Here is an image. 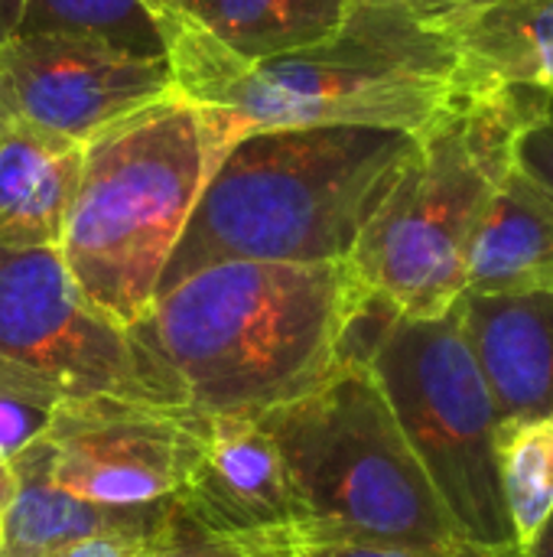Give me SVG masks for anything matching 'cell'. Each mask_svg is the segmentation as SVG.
<instances>
[{
	"instance_id": "cell-1",
	"label": "cell",
	"mask_w": 553,
	"mask_h": 557,
	"mask_svg": "<svg viewBox=\"0 0 553 557\" xmlns=\"http://www.w3.org/2000/svg\"><path fill=\"white\" fill-rule=\"evenodd\" d=\"M176 91L196 104L212 160L274 127H391L420 134L456 95V62L417 7L352 0L339 33L244 62L166 3H150ZM215 166V163H212Z\"/></svg>"
},
{
	"instance_id": "cell-2",
	"label": "cell",
	"mask_w": 553,
	"mask_h": 557,
	"mask_svg": "<svg viewBox=\"0 0 553 557\" xmlns=\"http://www.w3.org/2000/svg\"><path fill=\"white\" fill-rule=\"evenodd\" d=\"M365 297L349 261H225L153 297L130 330L196 411L257 418L349 362V326Z\"/></svg>"
},
{
	"instance_id": "cell-3",
	"label": "cell",
	"mask_w": 553,
	"mask_h": 557,
	"mask_svg": "<svg viewBox=\"0 0 553 557\" xmlns=\"http://www.w3.org/2000/svg\"><path fill=\"white\" fill-rule=\"evenodd\" d=\"M417 147L391 127H274L215 160L160 274L156 297L225 261H349Z\"/></svg>"
},
{
	"instance_id": "cell-4",
	"label": "cell",
	"mask_w": 553,
	"mask_h": 557,
	"mask_svg": "<svg viewBox=\"0 0 553 557\" xmlns=\"http://www.w3.org/2000/svg\"><path fill=\"white\" fill-rule=\"evenodd\" d=\"M548 108L528 91L456 88L349 255L362 287L401 317H447L463 300L482 209L515 166L521 131Z\"/></svg>"
},
{
	"instance_id": "cell-5",
	"label": "cell",
	"mask_w": 553,
	"mask_h": 557,
	"mask_svg": "<svg viewBox=\"0 0 553 557\" xmlns=\"http://www.w3.org/2000/svg\"><path fill=\"white\" fill-rule=\"evenodd\" d=\"M257 424L277 447L300 516V532L284 542L424 552L466 542L368 366L345 362L303 398L257 414Z\"/></svg>"
},
{
	"instance_id": "cell-6",
	"label": "cell",
	"mask_w": 553,
	"mask_h": 557,
	"mask_svg": "<svg viewBox=\"0 0 553 557\" xmlns=\"http://www.w3.org/2000/svg\"><path fill=\"white\" fill-rule=\"evenodd\" d=\"M202 117L179 91L85 144L59 255L81 294L134 326L212 173Z\"/></svg>"
},
{
	"instance_id": "cell-7",
	"label": "cell",
	"mask_w": 553,
	"mask_h": 557,
	"mask_svg": "<svg viewBox=\"0 0 553 557\" xmlns=\"http://www.w3.org/2000/svg\"><path fill=\"white\" fill-rule=\"evenodd\" d=\"M365 366L463 539L499 557H521L499 486L502 421L463 330L460 304L437 320L398 313Z\"/></svg>"
},
{
	"instance_id": "cell-8",
	"label": "cell",
	"mask_w": 553,
	"mask_h": 557,
	"mask_svg": "<svg viewBox=\"0 0 553 557\" xmlns=\"http://www.w3.org/2000/svg\"><path fill=\"white\" fill-rule=\"evenodd\" d=\"M0 362L62 401L189 405L147 343L81 294L59 248L0 245Z\"/></svg>"
},
{
	"instance_id": "cell-9",
	"label": "cell",
	"mask_w": 553,
	"mask_h": 557,
	"mask_svg": "<svg viewBox=\"0 0 553 557\" xmlns=\"http://www.w3.org/2000/svg\"><path fill=\"white\" fill-rule=\"evenodd\" d=\"M209 414L192 405L117 398L62 401L46 428L49 476L59 490L98 506H156L176 499Z\"/></svg>"
},
{
	"instance_id": "cell-10",
	"label": "cell",
	"mask_w": 553,
	"mask_h": 557,
	"mask_svg": "<svg viewBox=\"0 0 553 557\" xmlns=\"http://www.w3.org/2000/svg\"><path fill=\"white\" fill-rule=\"evenodd\" d=\"M176 95L169 59L26 33L0 42V108L10 124L88 144L111 124Z\"/></svg>"
},
{
	"instance_id": "cell-11",
	"label": "cell",
	"mask_w": 553,
	"mask_h": 557,
	"mask_svg": "<svg viewBox=\"0 0 553 557\" xmlns=\"http://www.w3.org/2000/svg\"><path fill=\"white\" fill-rule=\"evenodd\" d=\"M173 509L192 539L235 557H264L300 532L277 447L257 418L244 414H209Z\"/></svg>"
},
{
	"instance_id": "cell-12",
	"label": "cell",
	"mask_w": 553,
	"mask_h": 557,
	"mask_svg": "<svg viewBox=\"0 0 553 557\" xmlns=\"http://www.w3.org/2000/svg\"><path fill=\"white\" fill-rule=\"evenodd\" d=\"M460 88H512L553 101V0H473L427 13Z\"/></svg>"
},
{
	"instance_id": "cell-13",
	"label": "cell",
	"mask_w": 553,
	"mask_h": 557,
	"mask_svg": "<svg viewBox=\"0 0 553 557\" xmlns=\"http://www.w3.org/2000/svg\"><path fill=\"white\" fill-rule=\"evenodd\" d=\"M460 317L499 421L553 414V294L463 297Z\"/></svg>"
},
{
	"instance_id": "cell-14",
	"label": "cell",
	"mask_w": 553,
	"mask_h": 557,
	"mask_svg": "<svg viewBox=\"0 0 553 557\" xmlns=\"http://www.w3.org/2000/svg\"><path fill=\"white\" fill-rule=\"evenodd\" d=\"M173 525V499L156 506H98L59 490L49 476V444L33 441L10 460L0 557H46L95 535H153Z\"/></svg>"
},
{
	"instance_id": "cell-15",
	"label": "cell",
	"mask_w": 553,
	"mask_h": 557,
	"mask_svg": "<svg viewBox=\"0 0 553 557\" xmlns=\"http://www.w3.org/2000/svg\"><path fill=\"white\" fill-rule=\"evenodd\" d=\"M531 294H553V196L515 163L473 232L463 297Z\"/></svg>"
},
{
	"instance_id": "cell-16",
	"label": "cell",
	"mask_w": 553,
	"mask_h": 557,
	"mask_svg": "<svg viewBox=\"0 0 553 557\" xmlns=\"http://www.w3.org/2000/svg\"><path fill=\"white\" fill-rule=\"evenodd\" d=\"M85 144L7 124L0 137V245L59 248Z\"/></svg>"
},
{
	"instance_id": "cell-17",
	"label": "cell",
	"mask_w": 553,
	"mask_h": 557,
	"mask_svg": "<svg viewBox=\"0 0 553 557\" xmlns=\"http://www.w3.org/2000/svg\"><path fill=\"white\" fill-rule=\"evenodd\" d=\"M205 36L244 62L323 42L342 29L352 0H169Z\"/></svg>"
},
{
	"instance_id": "cell-18",
	"label": "cell",
	"mask_w": 553,
	"mask_h": 557,
	"mask_svg": "<svg viewBox=\"0 0 553 557\" xmlns=\"http://www.w3.org/2000/svg\"><path fill=\"white\" fill-rule=\"evenodd\" d=\"M26 33L88 39L137 59H166V36L147 0H23L13 36Z\"/></svg>"
},
{
	"instance_id": "cell-19",
	"label": "cell",
	"mask_w": 553,
	"mask_h": 557,
	"mask_svg": "<svg viewBox=\"0 0 553 557\" xmlns=\"http://www.w3.org/2000/svg\"><path fill=\"white\" fill-rule=\"evenodd\" d=\"M495 460L515 552L525 557L553 512V414L502 421Z\"/></svg>"
},
{
	"instance_id": "cell-20",
	"label": "cell",
	"mask_w": 553,
	"mask_h": 557,
	"mask_svg": "<svg viewBox=\"0 0 553 557\" xmlns=\"http://www.w3.org/2000/svg\"><path fill=\"white\" fill-rule=\"evenodd\" d=\"M62 398L33 375L0 362V460H13L39 441Z\"/></svg>"
},
{
	"instance_id": "cell-21",
	"label": "cell",
	"mask_w": 553,
	"mask_h": 557,
	"mask_svg": "<svg viewBox=\"0 0 553 557\" xmlns=\"http://www.w3.org/2000/svg\"><path fill=\"white\" fill-rule=\"evenodd\" d=\"M267 557H499L473 542H460L450 548H385V545H355V542H284Z\"/></svg>"
},
{
	"instance_id": "cell-22",
	"label": "cell",
	"mask_w": 553,
	"mask_h": 557,
	"mask_svg": "<svg viewBox=\"0 0 553 557\" xmlns=\"http://www.w3.org/2000/svg\"><path fill=\"white\" fill-rule=\"evenodd\" d=\"M179 542V519L173 509V525L153 535H95L85 542H72L46 557H160Z\"/></svg>"
},
{
	"instance_id": "cell-23",
	"label": "cell",
	"mask_w": 553,
	"mask_h": 557,
	"mask_svg": "<svg viewBox=\"0 0 553 557\" xmlns=\"http://www.w3.org/2000/svg\"><path fill=\"white\" fill-rule=\"evenodd\" d=\"M515 163L553 196V111H541L518 137Z\"/></svg>"
},
{
	"instance_id": "cell-24",
	"label": "cell",
	"mask_w": 553,
	"mask_h": 557,
	"mask_svg": "<svg viewBox=\"0 0 553 557\" xmlns=\"http://www.w3.org/2000/svg\"><path fill=\"white\" fill-rule=\"evenodd\" d=\"M176 519H179V516H176ZM160 557H235V555H228V552H222V548H212V545H205V542L192 539V535L183 529V522H179V542H176L173 548H166Z\"/></svg>"
},
{
	"instance_id": "cell-25",
	"label": "cell",
	"mask_w": 553,
	"mask_h": 557,
	"mask_svg": "<svg viewBox=\"0 0 553 557\" xmlns=\"http://www.w3.org/2000/svg\"><path fill=\"white\" fill-rule=\"evenodd\" d=\"M20 3H23V0H0V42H3V39H10V36L16 33Z\"/></svg>"
},
{
	"instance_id": "cell-26",
	"label": "cell",
	"mask_w": 553,
	"mask_h": 557,
	"mask_svg": "<svg viewBox=\"0 0 553 557\" xmlns=\"http://www.w3.org/2000/svg\"><path fill=\"white\" fill-rule=\"evenodd\" d=\"M525 557H553V512L548 516V522L541 525V532H538L535 545L528 548V555Z\"/></svg>"
},
{
	"instance_id": "cell-27",
	"label": "cell",
	"mask_w": 553,
	"mask_h": 557,
	"mask_svg": "<svg viewBox=\"0 0 553 557\" xmlns=\"http://www.w3.org/2000/svg\"><path fill=\"white\" fill-rule=\"evenodd\" d=\"M414 3L424 13H440V10H453V7H463V3H473V0H414Z\"/></svg>"
},
{
	"instance_id": "cell-28",
	"label": "cell",
	"mask_w": 553,
	"mask_h": 557,
	"mask_svg": "<svg viewBox=\"0 0 553 557\" xmlns=\"http://www.w3.org/2000/svg\"><path fill=\"white\" fill-rule=\"evenodd\" d=\"M362 3H385V7H417L414 0H362Z\"/></svg>"
},
{
	"instance_id": "cell-29",
	"label": "cell",
	"mask_w": 553,
	"mask_h": 557,
	"mask_svg": "<svg viewBox=\"0 0 553 557\" xmlns=\"http://www.w3.org/2000/svg\"><path fill=\"white\" fill-rule=\"evenodd\" d=\"M7 124H10V121H7V114H3V108H0V137H3V131H7Z\"/></svg>"
},
{
	"instance_id": "cell-30",
	"label": "cell",
	"mask_w": 553,
	"mask_h": 557,
	"mask_svg": "<svg viewBox=\"0 0 553 557\" xmlns=\"http://www.w3.org/2000/svg\"><path fill=\"white\" fill-rule=\"evenodd\" d=\"M0 545H3V503H0Z\"/></svg>"
},
{
	"instance_id": "cell-31",
	"label": "cell",
	"mask_w": 553,
	"mask_h": 557,
	"mask_svg": "<svg viewBox=\"0 0 553 557\" xmlns=\"http://www.w3.org/2000/svg\"><path fill=\"white\" fill-rule=\"evenodd\" d=\"M147 3H169V0H147Z\"/></svg>"
},
{
	"instance_id": "cell-32",
	"label": "cell",
	"mask_w": 553,
	"mask_h": 557,
	"mask_svg": "<svg viewBox=\"0 0 553 557\" xmlns=\"http://www.w3.org/2000/svg\"><path fill=\"white\" fill-rule=\"evenodd\" d=\"M551 111H553V101H551Z\"/></svg>"
}]
</instances>
